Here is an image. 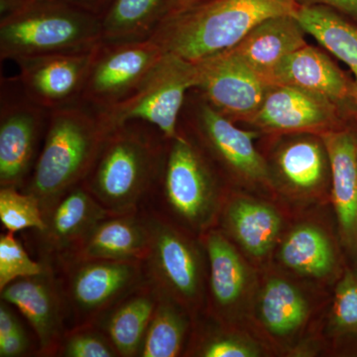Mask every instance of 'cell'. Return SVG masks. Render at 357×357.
Segmentation results:
<instances>
[{"mask_svg": "<svg viewBox=\"0 0 357 357\" xmlns=\"http://www.w3.org/2000/svg\"><path fill=\"white\" fill-rule=\"evenodd\" d=\"M114 128L105 110L83 100L52 110L38 158L21 191L38 199L44 213L83 184Z\"/></svg>", "mask_w": 357, "mask_h": 357, "instance_id": "cell-1", "label": "cell"}, {"mask_svg": "<svg viewBox=\"0 0 357 357\" xmlns=\"http://www.w3.org/2000/svg\"><path fill=\"white\" fill-rule=\"evenodd\" d=\"M169 140L147 122L115 126L82 185L110 215L137 213L158 180Z\"/></svg>", "mask_w": 357, "mask_h": 357, "instance_id": "cell-2", "label": "cell"}, {"mask_svg": "<svg viewBox=\"0 0 357 357\" xmlns=\"http://www.w3.org/2000/svg\"><path fill=\"white\" fill-rule=\"evenodd\" d=\"M299 6V0H199L164 16L149 39L195 62L234 48L262 21L295 15Z\"/></svg>", "mask_w": 357, "mask_h": 357, "instance_id": "cell-3", "label": "cell"}, {"mask_svg": "<svg viewBox=\"0 0 357 357\" xmlns=\"http://www.w3.org/2000/svg\"><path fill=\"white\" fill-rule=\"evenodd\" d=\"M169 140L161 173L142 208L192 236L215 229L225 203L215 166L189 136Z\"/></svg>", "mask_w": 357, "mask_h": 357, "instance_id": "cell-4", "label": "cell"}, {"mask_svg": "<svg viewBox=\"0 0 357 357\" xmlns=\"http://www.w3.org/2000/svg\"><path fill=\"white\" fill-rule=\"evenodd\" d=\"M102 42V20L55 2H30L0 17V60L79 53Z\"/></svg>", "mask_w": 357, "mask_h": 357, "instance_id": "cell-5", "label": "cell"}, {"mask_svg": "<svg viewBox=\"0 0 357 357\" xmlns=\"http://www.w3.org/2000/svg\"><path fill=\"white\" fill-rule=\"evenodd\" d=\"M141 211L150 234L149 252L142 261L147 281L197 318L208 298V257L201 237L147 208Z\"/></svg>", "mask_w": 357, "mask_h": 357, "instance_id": "cell-6", "label": "cell"}, {"mask_svg": "<svg viewBox=\"0 0 357 357\" xmlns=\"http://www.w3.org/2000/svg\"><path fill=\"white\" fill-rule=\"evenodd\" d=\"M55 272L64 292L69 328L95 325L119 301L147 282L142 261L77 260L65 263Z\"/></svg>", "mask_w": 357, "mask_h": 357, "instance_id": "cell-7", "label": "cell"}, {"mask_svg": "<svg viewBox=\"0 0 357 357\" xmlns=\"http://www.w3.org/2000/svg\"><path fill=\"white\" fill-rule=\"evenodd\" d=\"M50 114L25 95L15 76L1 77L0 188L23 189L38 158Z\"/></svg>", "mask_w": 357, "mask_h": 357, "instance_id": "cell-8", "label": "cell"}, {"mask_svg": "<svg viewBox=\"0 0 357 357\" xmlns=\"http://www.w3.org/2000/svg\"><path fill=\"white\" fill-rule=\"evenodd\" d=\"M195 63L165 53L139 88L124 102L105 110L114 126L131 121L152 124L169 139L177 137L188 93L196 89Z\"/></svg>", "mask_w": 357, "mask_h": 357, "instance_id": "cell-9", "label": "cell"}, {"mask_svg": "<svg viewBox=\"0 0 357 357\" xmlns=\"http://www.w3.org/2000/svg\"><path fill=\"white\" fill-rule=\"evenodd\" d=\"M197 91V89H196ZM192 103L187 128L178 130L196 142L211 163L220 164L227 172L249 182H270L266 162L255 148L258 134L236 128L234 121L218 112L204 96Z\"/></svg>", "mask_w": 357, "mask_h": 357, "instance_id": "cell-10", "label": "cell"}, {"mask_svg": "<svg viewBox=\"0 0 357 357\" xmlns=\"http://www.w3.org/2000/svg\"><path fill=\"white\" fill-rule=\"evenodd\" d=\"M164 54L151 39L102 42L96 47L82 100L98 109H112L139 88Z\"/></svg>", "mask_w": 357, "mask_h": 357, "instance_id": "cell-11", "label": "cell"}, {"mask_svg": "<svg viewBox=\"0 0 357 357\" xmlns=\"http://www.w3.org/2000/svg\"><path fill=\"white\" fill-rule=\"evenodd\" d=\"M109 215L83 185H77L45 211L46 227L29 229V238H26L38 261L56 271L74 255L96 223Z\"/></svg>", "mask_w": 357, "mask_h": 357, "instance_id": "cell-12", "label": "cell"}, {"mask_svg": "<svg viewBox=\"0 0 357 357\" xmlns=\"http://www.w3.org/2000/svg\"><path fill=\"white\" fill-rule=\"evenodd\" d=\"M197 91L230 121L248 122L264 100L266 82L231 49L195 61Z\"/></svg>", "mask_w": 357, "mask_h": 357, "instance_id": "cell-13", "label": "cell"}, {"mask_svg": "<svg viewBox=\"0 0 357 357\" xmlns=\"http://www.w3.org/2000/svg\"><path fill=\"white\" fill-rule=\"evenodd\" d=\"M0 296L31 326L38 345L37 356L56 357L69 328L67 305L57 273L45 267L42 273L9 284L0 290Z\"/></svg>", "mask_w": 357, "mask_h": 357, "instance_id": "cell-14", "label": "cell"}, {"mask_svg": "<svg viewBox=\"0 0 357 357\" xmlns=\"http://www.w3.org/2000/svg\"><path fill=\"white\" fill-rule=\"evenodd\" d=\"M96 49L16 61L15 77L28 98L55 110L82 100Z\"/></svg>", "mask_w": 357, "mask_h": 357, "instance_id": "cell-15", "label": "cell"}, {"mask_svg": "<svg viewBox=\"0 0 357 357\" xmlns=\"http://www.w3.org/2000/svg\"><path fill=\"white\" fill-rule=\"evenodd\" d=\"M337 105L324 96L289 84H275L249 123L267 132H321L332 130Z\"/></svg>", "mask_w": 357, "mask_h": 357, "instance_id": "cell-16", "label": "cell"}, {"mask_svg": "<svg viewBox=\"0 0 357 357\" xmlns=\"http://www.w3.org/2000/svg\"><path fill=\"white\" fill-rule=\"evenodd\" d=\"M201 239L208 264L206 300L211 317L222 324L243 302L248 285V266L222 230L211 229Z\"/></svg>", "mask_w": 357, "mask_h": 357, "instance_id": "cell-17", "label": "cell"}, {"mask_svg": "<svg viewBox=\"0 0 357 357\" xmlns=\"http://www.w3.org/2000/svg\"><path fill=\"white\" fill-rule=\"evenodd\" d=\"M149 229L142 211L109 215L96 223L65 263L77 260L143 261L149 252Z\"/></svg>", "mask_w": 357, "mask_h": 357, "instance_id": "cell-18", "label": "cell"}, {"mask_svg": "<svg viewBox=\"0 0 357 357\" xmlns=\"http://www.w3.org/2000/svg\"><path fill=\"white\" fill-rule=\"evenodd\" d=\"M307 33L293 14L262 21L231 49L271 86V77L290 54L306 46Z\"/></svg>", "mask_w": 357, "mask_h": 357, "instance_id": "cell-19", "label": "cell"}, {"mask_svg": "<svg viewBox=\"0 0 357 357\" xmlns=\"http://www.w3.org/2000/svg\"><path fill=\"white\" fill-rule=\"evenodd\" d=\"M218 220L223 234L255 258L264 257L271 251L282 227L280 215L274 208L243 197L225 199Z\"/></svg>", "mask_w": 357, "mask_h": 357, "instance_id": "cell-20", "label": "cell"}, {"mask_svg": "<svg viewBox=\"0 0 357 357\" xmlns=\"http://www.w3.org/2000/svg\"><path fill=\"white\" fill-rule=\"evenodd\" d=\"M330 159L332 196L340 231L347 243L357 239V140L347 131L321 134Z\"/></svg>", "mask_w": 357, "mask_h": 357, "instance_id": "cell-21", "label": "cell"}, {"mask_svg": "<svg viewBox=\"0 0 357 357\" xmlns=\"http://www.w3.org/2000/svg\"><path fill=\"white\" fill-rule=\"evenodd\" d=\"M289 84L324 96L338 105L351 98V84L325 54L306 45L279 64L271 86Z\"/></svg>", "mask_w": 357, "mask_h": 357, "instance_id": "cell-22", "label": "cell"}, {"mask_svg": "<svg viewBox=\"0 0 357 357\" xmlns=\"http://www.w3.org/2000/svg\"><path fill=\"white\" fill-rule=\"evenodd\" d=\"M157 302L158 291L147 281L96 321L119 357H139Z\"/></svg>", "mask_w": 357, "mask_h": 357, "instance_id": "cell-23", "label": "cell"}, {"mask_svg": "<svg viewBox=\"0 0 357 357\" xmlns=\"http://www.w3.org/2000/svg\"><path fill=\"white\" fill-rule=\"evenodd\" d=\"M330 159L323 140L305 136L284 143L276 154V169L283 184L298 195L321 191L328 178Z\"/></svg>", "mask_w": 357, "mask_h": 357, "instance_id": "cell-24", "label": "cell"}, {"mask_svg": "<svg viewBox=\"0 0 357 357\" xmlns=\"http://www.w3.org/2000/svg\"><path fill=\"white\" fill-rule=\"evenodd\" d=\"M260 323L275 337L288 338L306 324L309 303L295 284L283 277H270L258 296Z\"/></svg>", "mask_w": 357, "mask_h": 357, "instance_id": "cell-25", "label": "cell"}, {"mask_svg": "<svg viewBox=\"0 0 357 357\" xmlns=\"http://www.w3.org/2000/svg\"><path fill=\"white\" fill-rule=\"evenodd\" d=\"M194 318L184 307L158 292L139 357H177L185 354Z\"/></svg>", "mask_w": 357, "mask_h": 357, "instance_id": "cell-26", "label": "cell"}, {"mask_svg": "<svg viewBox=\"0 0 357 357\" xmlns=\"http://www.w3.org/2000/svg\"><path fill=\"white\" fill-rule=\"evenodd\" d=\"M281 262L296 273L312 278L328 276L335 257L330 238L312 225H300L289 232L279 249Z\"/></svg>", "mask_w": 357, "mask_h": 357, "instance_id": "cell-27", "label": "cell"}, {"mask_svg": "<svg viewBox=\"0 0 357 357\" xmlns=\"http://www.w3.org/2000/svg\"><path fill=\"white\" fill-rule=\"evenodd\" d=\"M295 16L307 34L349 66L357 77L356 27L323 6H300Z\"/></svg>", "mask_w": 357, "mask_h": 357, "instance_id": "cell-28", "label": "cell"}, {"mask_svg": "<svg viewBox=\"0 0 357 357\" xmlns=\"http://www.w3.org/2000/svg\"><path fill=\"white\" fill-rule=\"evenodd\" d=\"M165 0H114L102 18V42L149 39L162 17Z\"/></svg>", "mask_w": 357, "mask_h": 357, "instance_id": "cell-29", "label": "cell"}, {"mask_svg": "<svg viewBox=\"0 0 357 357\" xmlns=\"http://www.w3.org/2000/svg\"><path fill=\"white\" fill-rule=\"evenodd\" d=\"M185 356L199 357H257L262 351L257 344L223 326H195Z\"/></svg>", "mask_w": 357, "mask_h": 357, "instance_id": "cell-30", "label": "cell"}, {"mask_svg": "<svg viewBox=\"0 0 357 357\" xmlns=\"http://www.w3.org/2000/svg\"><path fill=\"white\" fill-rule=\"evenodd\" d=\"M0 222L7 232L14 234L46 227L38 199L13 187L0 188Z\"/></svg>", "mask_w": 357, "mask_h": 357, "instance_id": "cell-31", "label": "cell"}, {"mask_svg": "<svg viewBox=\"0 0 357 357\" xmlns=\"http://www.w3.org/2000/svg\"><path fill=\"white\" fill-rule=\"evenodd\" d=\"M56 357H119L105 332L96 325L73 326L61 340Z\"/></svg>", "mask_w": 357, "mask_h": 357, "instance_id": "cell-32", "label": "cell"}, {"mask_svg": "<svg viewBox=\"0 0 357 357\" xmlns=\"http://www.w3.org/2000/svg\"><path fill=\"white\" fill-rule=\"evenodd\" d=\"M45 266L32 259L20 239L14 234L0 236V290L13 282L42 273Z\"/></svg>", "mask_w": 357, "mask_h": 357, "instance_id": "cell-33", "label": "cell"}, {"mask_svg": "<svg viewBox=\"0 0 357 357\" xmlns=\"http://www.w3.org/2000/svg\"><path fill=\"white\" fill-rule=\"evenodd\" d=\"M332 323L338 333H357V273L347 272L338 283Z\"/></svg>", "mask_w": 357, "mask_h": 357, "instance_id": "cell-34", "label": "cell"}, {"mask_svg": "<svg viewBox=\"0 0 357 357\" xmlns=\"http://www.w3.org/2000/svg\"><path fill=\"white\" fill-rule=\"evenodd\" d=\"M30 2H55L65 4L93 14L98 17H105L114 0H0V13H6L14 7L30 3Z\"/></svg>", "mask_w": 357, "mask_h": 357, "instance_id": "cell-35", "label": "cell"}, {"mask_svg": "<svg viewBox=\"0 0 357 357\" xmlns=\"http://www.w3.org/2000/svg\"><path fill=\"white\" fill-rule=\"evenodd\" d=\"M33 345L24 328L17 332L0 337V357H22L30 356Z\"/></svg>", "mask_w": 357, "mask_h": 357, "instance_id": "cell-36", "label": "cell"}, {"mask_svg": "<svg viewBox=\"0 0 357 357\" xmlns=\"http://www.w3.org/2000/svg\"><path fill=\"white\" fill-rule=\"evenodd\" d=\"M13 306L6 301L0 302V337H6L23 328L20 318Z\"/></svg>", "mask_w": 357, "mask_h": 357, "instance_id": "cell-37", "label": "cell"}, {"mask_svg": "<svg viewBox=\"0 0 357 357\" xmlns=\"http://www.w3.org/2000/svg\"><path fill=\"white\" fill-rule=\"evenodd\" d=\"M300 6H323L357 18V0H299Z\"/></svg>", "mask_w": 357, "mask_h": 357, "instance_id": "cell-38", "label": "cell"}, {"mask_svg": "<svg viewBox=\"0 0 357 357\" xmlns=\"http://www.w3.org/2000/svg\"><path fill=\"white\" fill-rule=\"evenodd\" d=\"M197 1H199V0H165L163 9H162L161 20L164 16L175 13V11L181 10V9L185 8V7L192 6V4Z\"/></svg>", "mask_w": 357, "mask_h": 357, "instance_id": "cell-39", "label": "cell"}, {"mask_svg": "<svg viewBox=\"0 0 357 357\" xmlns=\"http://www.w3.org/2000/svg\"><path fill=\"white\" fill-rule=\"evenodd\" d=\"M351 98L357 107V77L354 83L351 84Z\"/></svg>", "mask_w": 357, "mask_h": 357, "instance_id": "cell-40", "label": "cell"}]
</instances>
